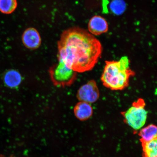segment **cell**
Here are the masks:
<instances>
[{
    "label": "cell",
    "instance_id": "cell-1",
    "mask_svg": "<svg viewBox=\"0 0 157 157\" xmlns=\"http://www.w3.org/2000/svg\"><path fill=\"white\" fill-rule=\"evenodd\" d=\"M58 59L77 72L91 70L102 53L100 41L85 29L73 27L65 30L58 43Z\"/></svg>",
    "mask_w": 157,
    "mask_h": 157
},
{
    "label": "cell",
    "instance_id": "cell-2",
    "mask_svg": "<svg viewBox=\"0 0 157 157\" xmlns=\"http://www.w3.org/2000/svg\"><path fill=\"white\" fill-rule=\"evenodd\" d=\"M101 79L103 85L112 90L124 89L129 85V78L135 72L129 67L128 57L119 61H106Z\"/></svg>",
    "mask_w": 157,
    "mask_h": 157
},
{
    "label": "cell",
    "instance_id": "cell-3",
    "mask_svg": "<svg viewBox=\"0 0 157 157\" xmlns=\"http://www.w3.org/2000/svg\"><path fill=\"white\" fill-rule=\"evenodd\" d=\"M145 106L144 100L139 98L128 109L122 113L125 122L134 130L142 128L146 123L148 112Z\"/></svg>",
    "mask_w": 157,
    "mask_h": 157
},
{
    "label": "cell",
    "instance_id": "cell-4",
    "mask_svg": "<svg viewBox=\"0 0 157 157\" xmlns=\"http://www.w3.org/2000/svg\"><path fill=\"white\" fill-rule=\"evenodd\" d=\"M49 73L55 86L64 87L73 84L77 77V72L69 68L61 60L49 68Z\"/></svg>",
    "mask_w": 157,
    "mask_h": 157
},
{
    "label": "cell",
    "instance_id": "cell-5",
    "mask_svg": "<svg viewBox=\"0 0 157 157\" xmlns=\"http://www.w3.org/2000/svg\"><path fill=\"white\" fill-rule=\"evenodd\" d=\"M99 91L96 82L90 80L78 90L76 97L80 101L90 104L95 102L99 97Z\"/></svg>",
    "mask_w": 157,
    "mask_h": 157
},
{
    "label": "cell",
    "instance_id": "cell-6",
    "mask_svg": "<svg viewBox=\"0 0 157 157\" xmlns=\"http://www.w3.org/2000/svg\"><path fill=\"white\" fill-rule=\"evenodd\" d=\"M23 44L26 48L31 50L39 48L41 44L40 34L36 29L32 27L27 29L22 36Z\"/></svg>",
    "mask_w": 157,
    "mask_h": 157
},
{
    "label": "cell",
    "instance_id": "cell-7",
    "mask_svg": "<svg viewBox=\"0 0 157 157\" xmlns=\"http://www.w3.org/2000/svg\"><path fill=\"white\" fill-rule=\"evenodd\" d=\"M108 29L107 21L100 16H94L90 19L88 23V31L93 35H100L106 33Z\"/></svg>",
    "mask_w": 157,
    "mask_h": 157
},
{
    "label": "cell",
    "instance_id": "cell-8",
    "mask_svg": "<svg viewBox=\"0 0 157 157\" xmlns=\"http://www.w3.org/2000/svg\"><path fill=\"white\" fill-rule=\"evenodd\" d=\"M74 112L75 117L81 121L87 120L92 116L93 113L91 104L82 101L76 104Z\"/></svg>",
    "mask_w": 157,
    "mask_h": 157
},
{
    "label": "cell",
    "instance_id": "cell-9",
    "mask_svg": "<svg viewBox=\"0 0 157 157\" xmlns=\"http://www.w3.org/2000/svg\"><path fill=\"white\" fill-rule=\"evenodd\" d=\"M141 142H148L157 139V128L156 125L151 124L140 129L139 133Z\"/></svg>",
    "mask_w": 157,
    "mask_h": 157
},
{
    "label": "cell",
    "instance_id": "cell-10",
    "mask_svg": "<svg viewBox=\"0 0 157 157\" xmlns=\"http://www.w3.org/2000/svg\"><path fill=\"white\" fill-rule=\"evenodd\" d=\"M4 81L9 87L15 88L20 84L22 77L19 72L15 70H10L6 72L5 75Z\"/></svg>",
    "mask_w": 157,
    "mask_h": 157
},
{
    "label": "cell",
    "instance_id": "cell-11",
    "mask_svg": "<svg viewBox=\"0 0 157 157\" xmlns=\"http://www.w3.org/2000/svg\"><path fill=\"white\" fill-rule=\"evenodd\" d=\"M141 143L143 157H157V139Z\"/></svg>",
    "mask_w": 157,
    "mask_h": 157
},
{
    "label": "cell",
    "instance_id": "cell-12",
    "mask_svg": "<svg viewBox=\"0 0 157 157\" xmlns=\"http://www.w3.org/2000/svg\"><path fill=\"white\" fill-rule=\"evenodd\" d=\"M17 6V0H0V11L4 14H10Z\"/></svg>",
    "mask_w": 157,
    "mask_h": 157
},
{
    "label": "cell",
    "instance_id": "cell-13",
    "mask_svg": "<svg viewBox=\"0 0 157 157\" xmlns=\"http://www.w3.org/2000/svg\"><path fill=\"white\" fill-rule=\"evenodd\" d=\"M109 7V10L112 13L119 15L122 14L124 11L126 5L123 0H111Z\"/></svg>",
    "mask_w": 157,
    "mask_h": 157
}]
</instances>
